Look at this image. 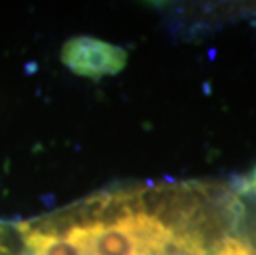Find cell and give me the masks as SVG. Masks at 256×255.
<instances>
[{
  "mask_svg": "<svg viewBox=\"0 0 256 255\" xmlns=\"http://www.w3.org/2000/svg\"><path fill=\"white\" fill-rule=\"evenodd\" d=\"M128 55L122 48L94 39H74L63 50V62L78 75L100 78L124 68Z\"/></svg>",
  "mask_w": 256,
  "mask_h": 255,
  "instance_id": "6da1fadb",
  "label": "cell"
},
{
  "mask_svg": "<svg viewBox=\"0 0 256 255\" xmlns=\"http://www.w3.org/2000/svg\"><path fill=\"white\" fill-rule=\"evenodd\" d=\"M0 255H25L17 224L0 220Z\"/></svg>",
  "mask_w": 256,
  "mask_h": 255,
  "instance_id": "7a4b0ae2",
  "label": "cell"
},
{
  "mask_svg": "<svg viewBox=\"0 0 256 255\" xmlns=\"http://www.w3.org/2000/svg\"><path fill=\"white\" fill-rule=\"evenodd\" d=\"M250 177H252V181H253L254 187H256V166L253 167V172H252V176H250Z\"/></svg>",
  "mask_w": 256,
  "mask_h": 255,
  "instance_id": "3957f363",
  "label": "cell"
}]
</instances>
